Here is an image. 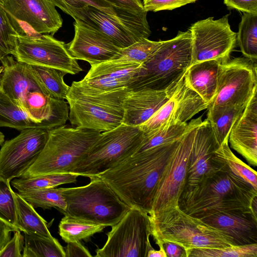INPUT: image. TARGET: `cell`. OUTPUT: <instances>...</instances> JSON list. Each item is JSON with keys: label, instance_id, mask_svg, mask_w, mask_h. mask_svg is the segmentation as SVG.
Masks as SVG:
<instances>
[{"label": "cell", "instance_id": "obj_50", "mask_svg": "<svg viewBox=\"0 0 257 257\" xmlns=\"http://www.w3.org/2000/svg\"><path fill=\"white\" fill-rule=\"evenodd\" d=\"M3 66H0V74L2 72L3 70Z\"/></svg>", "mask_w": 257, "mask_h": 257}, {"label": "cell", "instance_id": "obj_38", "mask_svg": "<svg viewBox=\"0 0 257 257\" xmlns=\"http://www.w3.org/2000/svg\"><path fill=\"white\" fill-rule=\"evenodd\" d=\"M162 42L144 39L128 47L120 49L112 59L143 63L152 56Z\"/></svg>", "mask_w": 257, "mask_h": 257}, {"label": "cell", "instance_id": "obj_35", "mask_svg": "<svg viewBox=\"0 0 257 257\" xmlns=\"http://www.w3.org/2000/svg\"><path fill=\"white\" fill-rule=\"evenodd\" d=\"M24 33L19 22L0 4V61L10 54H16L18 37Z\"/></svg>", "mask_w": 257, "mask_h": 257}, {"label": "cell", "instance_id": "obj_15", "mask_svg": "<svg viewBox=\"0 0 257 257\" xmlns=\"http://www.w3.org/2000/svg\"><path fill=\"white\" fill-rule=\"evenodd\" d=\"M48 136L49 130L29 128L5 141L0 149V177L11 181L20 178L36 161Z\"/></svg>", "mask_w": 257, "mask_h": 257}, {"label": "cell", "instance_id": "obj_2", "mask_svg": "<svg viewBox=\"0 0 257 257\" xmlns=\"http://www.w3.org/2000/svg\"><path fill=\"white\" fill-rule=\"evenodd\" d=\"M257 190L225 167L197 184L185 186L178 206L186 213L203 218L230 211H250L257 215Z\"/></svg>", "mask_w": 257, "mask_h": 257}, {"label": "cell", "instance_id": "obj_49", "mask_svg": "<svg viewBox=\"0 0 257 257\" xmlns=\"http://www.w3.org/2000/svg\"><path fill=\"white\" fill-rule=\"evenodd\" d=\"M5 142V135L0 132V146L3 144Z\"/></svg>", "mask_w": 257, "mask_h": 257}, {"label": "cell", "instance_id": "obj_32", "mask_svg": "<svg viewBox=\"0 0 257 257\" xmlns=\"http://www.w3.org/2000/svg\"><path fill=\"white\" fill-rule=\"evenodd\" d=\"M78 176L79 175L71 173L51 174L32 178H19L13 180L11 184L18 193H21L75 183Z\"/></svg>", "mask_w": 257, "mask_h": 257}, {"label": "cell", "instance_id": "obj_51", "mask_svg": "<svg viewBox=\"0 0 257 257\" xmlns=\"http://www.w3.org/2000/svg\"><path fill=\"white\" fill-rule=\"evenodd\" d=\"M4 0H0V4L3 5Z\"/></svg>", "mask_w": 257, "mask_h": 257}, {"label": "cell", "instance_id": "obj_24", "mask_svg": "<svg viewBox=\"0 0 257 257\" xmlns=\"http://www.w3.org/2000/svg\"><path fill=\"white\" fill-rule=\"evenodd\" d=\"M221 63L217 60L199 62L191 65L184 74L187 86L208 105L215 95L218 71Z\"/></svg>", "mask_w": 257, "mask_h": 257}, {"label": "cell", "instance_id": "obj_33", "mask_svg": "<svg viewBox=\"0 0 257 257\" xmlns=\"http://www.w3.org/2000/svg\"><path fill=\"white\" fill-rule=\"evenodd\" d=\"M236 42L244 57L256 63L257 14H243L236 33Z\"/></svg>", "mask_w": 257, "mask_h": 257}, {"label": "cell", "instance_id": "obj_14", "mask_svg": "<svg viewBox=\"0 0 257 257\" xmlns=\"http://www.w3.org/2000/svg\"><path fill=\"white\" fill-rule=\"evenodd\" d=\"M14 57L18 61L29 65L52 68L71 75L83 71L64 42L51 34L34 36L20 34Z\"/></svg>", "mask_w": 257, "mask_h": 257}, {"label": "cell", "instance_id": "obj_39", "mask_svg": "<svg viewBox=\"0 0 257 257\" xmlns=\"http://www.w3.org/2000/svg\"><path fill=\"white\" fill-rule=\"evenodd\" d=\"M55 6L63 12L72 17L74 20L78 13L88 6L96 8L111 15H116L112 6L104 0H50Z\"/></svg>", "mask_w": 257, "mask_h": 257}, {"label": "cell", "instance_id": "obj_12", "mask_svg": "<svg viewBox=\"0 0 257 257\" xmlns=\"http://www.w3.org/2000/svg\"><path fill=\"white\" fill-rule=\"evenodd\" d=\"M256 89V63L245 57L229 59L219 65L215 95L207 108L245 106Z\"/></svg>", "mask_w": 257, "mask_h": 257}, {"label": "cell", "instance_id": "obj_46", "mask_svg": "<svg viewBox=\"0 0 257 257\" xmlns=\"http://www.w3.org/2000/svg\"><path fill=\"white\" fill-rule=\"evenodd\" d=\"M16 230H19L0 218V250L11 239V232Z\"/></svg>", "mask_w": 257, "mask_h": 257}, {"label": "cell", "instance_id": "obj_6", "mask_svg": "<svg viewBox=\"0 0 257 257\" xmlns=\"http://www.w3.org/2000/svg\"><path fill=\"white\" fill-rule=\"evenodd\" d=\"M130 90L125 87L95 93L72 83L66 97L70 123L75 127L101 133L115 128L122 122V102Z\"/></svg>", "mask_w": 257, "mask_h": 257}, {"label": "cell", "instance_id": "obj_45", "mask_svg": "<svg viewBox=\"0 0 257 257\" xmlns=\"http://www.w3.org/2000/svg\"><path fill=\"white\" fill-rule=\"evenodd\" d=\"M113 7L132 11L144 10L143 2L141 0H104Z\"/></svg>", "mask_w": 257, "mask_h": 257}, {"label": "cell", "instance_id": "obj_48", "mask_svg": "<svg viewBox=\"0 0 257 257\" xmlns=\"http://www.w3.org/2000/svg\"><path fill=\"white\" fill-rule=\"evenodd\" d=\"M159 247V250H156L154 248L150 249L148 251L147 257H167L163 245Z\"/></svg>", "mask_w": 257, "mask_h": 257}, {"label": "cell", "instance_id": "obj_43", "mask_svg": "<svg viewBox=\"0 0 257 257\" xmlns=\"http://www.w3.org/2000/svg\"><path fill=\"white\" fill-rule=\"evenodd\" d=\"M229 9H235L243 13L257 14V0H224Z\"/></svg>", "mask_w": 257, "mask_h": 257}, {"label": "cell", "instance_id": "obj_17", "mask_svg": "<svg viewBox=\"0 0 257 257\" xmlns=\"http://www.w3.org/2000/svg\"><path fill=\"white\" fill-rule=\"evenodd\" d=\"M74 36L66 44L71 56L90 65L111 60L121 49L108 36L86 23H73Z\"/></svg>", "mask_w": 257, "mask_h": 257}, {"label": "cell", "instance_id": "obj_8", "mask_svg": "<svg viewBox=\"0 0 257 257\" xmlns=\"http://www.w3.org/2000/svg\"><path fill=\"white\" fill-rule=\"evenodd\" d=\"M143 136L139 126L122 123L113 130L102 132L98 140L69 173L89 178L98 176L136 153Z\"/></svg>", "mask_w": 257, "mask_h": 257}, {"label": "cell", "instance_id": "obj_31", "mask_svg": "<svg viewBox=\"0 0 257 257\" xmlns=\"http://www.w3.org/2000/svg\"><path fill=\"white\" fill-rule=\"evenodd\" d=\"M59 234L66 243L87 240L102 231L105 226L64 215L58 225Z\"/></svg>", "mask_w": 257, "mask_h": 257}, {"label": "cell", "instance_id": "obj_18", "mask_svg": "<svg viewBox=\"0 0 257 257\" xmlns=\"http://www.w3.org/2000/svg\"><path fill=\"white\" fill-rule=\"evenodd\" d=\"M2 6L15 19L40 34L53 35L63 25L60 15L50 0H4Z\"/></svg>", "mask_w": 257, "mask_h": 257}, {"label": "cell", "instance_id": "obj_41", "mask_svg": "<svg viewBox=\"0 0 257 257\" xmlns=\"http://www.w3.org/2000/svg\"><path fill=\"white\" fill-rule=\"evenodd\" d=\"M197 0H143L145 10L157 12L164 10H173L186 5L194 3Z\"/></svg>", "mask_w": 257, "mask_h": 257}, {"label": "cell", "instance_id": "obj_37", "mask_svg": "<svg viewBox=\"0 0 257 257\" xmlns=\"http://www.w3.org/2000/svg\"><path fill=\"white\" fill-rule=\"evenodd\" d=\"M186 253V257H256L257 243L221 248H193Z\"/></svg>", "mask_w": 257, "mask_h": 257}, {"label": "cell", "instance_id": "obj_44", "mask_svg": "<svg viewBox=\"0 0 257 257\" xmlns=\"http://www.w3.org/2000/svg\"><path fill=\"white\" fill-rule=\"evenodd\" d=\"M64 248L65 257H91L89 250L83 246L80 241L67 242Z\"/></svg>", "mask_w": 257, "mask_h": 257}, {"label": "cell", "instance_id": "obj_4", "mask_svg": "<svg viewBox=\"0 0 257 257\" xmlns=\"http://www.w3.org/2000/svg\"><path fill=\"white\" fill-rule=\"evenodd\" d=\"M101 133L65 125L49 130L48 138L43 150L20 178L69 173L98 140Z\"/></svg>", "mask_w": 257, "mask_h": 257}, {"label": "cell", "instance_id": "obj_7", "mask_svg": "<svg viewBox=\"0 0 257 257\" xmlns=\"http://www.w3.org/2000/svg\"><path fill=\"white\" fill-rule=\"evenodd\" d=\"M84 186L63 188L64 215L107 226L116 224L130 207L99 176Z\"/></svg>", "mask_w": 257, "mask_h": 257}, {"label": "cell", "instance_id": "obj_26", "mask_svg": "<svg viewBox=\"0 0 257 257\" xmlns=\"http://www.w3.org/2000/svg\"><path fill=\"white\" fill-rule=\"evenodd\" d=\"M14 195L17 204L19 230L28 234L53 238L48 229L47 221L36 212L32 205L18 192H15Z\"/></svg>", "mask_w": 257, "mask_h": 257}, {"label": "cell", "instance_id": "obj_47", "mask_svg": "<svg viewBox=\"0 0 257 257\" xmlns=\"http://www.w3.org/2000/svg\"><path fill=\"white\" fill-rule=\"evenodd\" d=\"M167 257H186L185 249L180 245L171 242L163 244Z\"/></svg>", "mask_w": 257, "mask_h": 257}, {"label": "cell", "instance_id": "obj_27", "mask_svg": "<svg viewBox=\"0 0 257 257\" xmlns=\"http://www.w3.org/2000/svg\"><path fill=\"white\" fill-rule=\"evenodd\" d=\"M28 65L45 94L54 98L66 99L70 86L64 82L65 73L52 68Z\"/></svg>", "mask_w": 257, "mask_h": 257}, {"label": "cell", "instance_id": "obj_19", "mask_svg": "<svg viewBox=\"0 0 257 257\" xmlns=\"http://www.w3.org/2000/svg\"><path fill=\"white\" fill-rule=\"evenodd\" d=\"M211 126L205 119L197 127L190 154L186 186L194 185L221 167L214 158L218 148Z\"/></svg>", "mask_w": 257, "mask_h": 257}, {"label": "cell", "instance_id": "obj_34", "mask_svg": "<svg viewBox=\"0 0 257 257\" xmlns=\"http://www.w3.org/2000/svg\"><path fill=\"white\" fill-rule=\"evenodd\" d=\"M24 234L22 257H65L64 248L56 238Z\"/></svg>", "mask_w": 257, "mask_h": 257}, {"label": "cell", "instance_id": "obj_13", "mask_svg": "<svg viewBox=\"0 0 257 257\" xmlns=\"http://www.w3.org/2000/svg\"><path fill=\"white\" fill-rule=\"evenodd\" d=\"M229 15L214 20L213 17L192 24L191 64L210 60L221 63L229 60L236 43V33L230 28Z\"/></svg>", "mask_w": 257, "mask_h": 257}, {"label": "cell", "instance_id": "obj_42", "mask_svg": "<svg viewBox=\"0 0 257 257\" xmlns=\"http://www.w3.org/2000/svg\"><path fill=\"white\" fill-rule=\"evenodd\" d=\"M25 237L21 231H14L13 238L0 250V257H22Z\"/></svg>", "mask_w": 257, "mask_h": 257}, {"label": "cell", "instance_id": "obj_9", "mask_svg": "<svg viewBox=\"0 0 257 257\" xmlns=\"http://www.w3.org/2000/svg\"><path fill=\"white\" fill-rule=\"evenodd\" d=\"M152 234L150 214L131 207L107 233L104 245L96 249L97 257H147L153 248L150 241Z\"/></svg>", "mask_w": 257, "mask_h": 257}, {"label": "cell", "instance_id": "obj_22", "mask_svg": "<svg viewBox=\"0 0 257 257\" xmlns=\"http://www.w3.org/2000/svg\"><path fill=\"white\" fill-rule=\"evenodd\" d=\"M200 219L225 232L233 239L235 245L257 243V215L251 212H225Z\"/></svg>", "mask_w": 257, "mask_h": 257}, {"label": "cell", "instance_id": "obj_23", "mask_svg": "<svg viewBox=\"0 0 257 257\" xmlns=\"http://www.w3.org/2000/svg\"><path fill=\"white\" fill-rule=\"evenodd\" d=\"M0 62L4 68L0 74V91L15 102L18 104L30 91L41 89L28 64L9 55Z\"/></svg>", "mask_w": 257, "mask_h": 257}, {"label": "cell", "instance_id": "obj_25", "mask_svg": "<svg viewBox=\"0 0 257 257\" xmlns=\"http://www.w3.org/2000/svg\"><path fill=\"white\" fill-rule=\"evenodd\" d=\"M245 106L207 108V119L219 146L225 141L228 140L233 125L241 114Z\"/></svg>", "mask_w": 257, "mask_h": 257}, {"label": "cell", "instance_id": "obj_36", "mask_svg": "<svg viewBox=\"0 0 257 257\" xmlns=\"http://www.w3.org/2000/svg\"><path fill=\"white\" fill-rule=\"evenodd\" d=\"M62 192L63 188H50L18 193L34 208H55L62 213L66 207Z\"/></svg>", "mask_w": 257, "mask_h": 257}, {"label": "cell", "instance_id": "obj_1", "mask_svg": "<svg viewBox=\"0 0 257 257\" xmlns=\"http://www.w3.org/2000/svg\"><path fill=\"white\" fill-rule=\"evenodd\" d=\"M181 138L135 153L98 176L130 208L150 214L160 179Z\"/></svg>", "mask_w": 257, "mask_h": 257}, {"label": "cell", "instance_id": "obj_3", "mask_svg": "<svg viewBox=\"0 0 257 257\" xmlns=\"http://www.w3.org/2000/svg\"><path fill=\"white\" fill-rule=\"evenodd\" d=\"M150 217L152 236L159 247L165 242H171L186 251L193 248H221L235 245L225 232L186 213L179 206Z\"/></svg>", "mask_w": 257, "mask_h": 257}, {"label": "cell", "instance_id": "obj_16", "mask_svg": "<svg viewBox=\"0 0 257 257\" xmlns=\"http://www.w3.org/2000/svg\"><path fill=\"white\" fill-rule=\"evenodd\" d=\"M208 105L196 92L187 86L184 75L170 98L139 127L144 134H147L186 123L196 114L207 108Z\"/></svg>", "mask_w": 257, "mask_h": 257}, {"label": "cell", "instance_id": "obj_40", "mask_svg": "<svg viewBox=\"0 0 257 257\" xmlns=\"http://www.w3.org/2000/svg\"><path fill=\"white\" fill-rule=\"evenodd\" d=\"M10 182L0 177V218L18 229L15 192Z\"/></svg>", "mask_w": 257, "mask_h": 257}, {"label": "cell", "instance_id": "obj_10", "mask_svg": "<svg viewBox=\"0 0 257 257\" xmlns=\"http://www.w3.org/2000/svg\"><path fill=\"white\" fill-rule=\"evenodd\" d=\"M201 116L192 119L181 137L166 166L155 194L151 217L178 206L180 197L186 184L189 159L197 127Z\"/></svg>", "mask_w": 257, "mask_h": 257}, {"label": "cell", "instance_id": "obj_11", "mask_svg": "<svg viewBox=\"0 0 257 257\" xmlns=\"http://www.w3.org/2000/svg\"><path fill=\"white\" fill-rule=\"evenodd\" d=\"M113 8L116 13L114 16L88 6L78 13L74 20L82 21L100 30L121 49L148 39L151 31L147 19V12Z\"/></svg>", "mask_w": 257, "mask_h": 257}, {"label": "cell", "instance_id": "obj_5", "mask_svg": "<svg viewBox=\"0 0 257 257\" xmlns=\"http://www.w3.org/2000/svg\"><path fill=\"white\" fill-rule=\"evenodd\" d=\"M191 64V37L189 30L179 31L163 41L130 86L131 90H164L176 85Z\"/></svg>", "mask_w": 257, "mask_h": 257}, {"label": "cell", "instance_id": "obj_29", "mask_svg": "<svg viewBox=\"0 0 257 257\" xmlns=\"http://www.w3.org/2000/svg\"><path fill=\"white\" fill-rule=\"evenodd\" d=\"M0 127L19 131L33 127L43 128L41 125L33 121L19 105L1 91Z\"/></svg>", "mask_w": 257, "mask_h": 257}, {"label": "cell", "instance_id": "obj_30", "mask_svg": "<svg viewBox=\"0 0 257 257\" xmlns=\"http://www.w3.org/2000/svg\"><path fill=\"white\" fill-rule=\"evenodd\" d=\"M143 63L110 60L91 65L85 78L107 77L118 79H135Z\"/></svg>", "mask_w": 257, "mask_h": 257}, {"label": "cell", "instance_id": "obj_28", "mask_svg": "<svg viewBox=\"0 0 257 257\" xmlns=\"http://www.w3.org/2000/svg\"><path fill=\"white\" fill-rule=\"evenodd\" d=\"M214 158L220 167H225L257 190L256 171L234 154L229 147L228 140L222 143L215 151Z\"/></svg>", "mask_w": 257, "mask_h": 257}, {"label": "cell", "instance_id": "obj_20", "mask_svg": "<svg viewBox=\"0 0 257 257\" xmlns=\"http://www.w3.org/2000/svg\"><path fill=\"white\" fill-rule=\"evenodd\" d=\"M257 89L253 92L241 114L230 132L231 147L250 165H257Z\"/></svg>", "mask_w": 257, "mask_h": 257}, {"label": "cell", "instance_id": "obj_21", "mask_svg": "<svg viewBox=\"0 0 257 257\" xmlns=\"http://www.w3.org/2000/svg\"><path fill=\"white\" fill-rule=\"evenodd\" d=\"M177 85L161 91L131 89L123 100L122 123L139 126L147 121L170 98Z\"/></svg>", "mask_w": 257, "mask_h": 257}]
</instances>
